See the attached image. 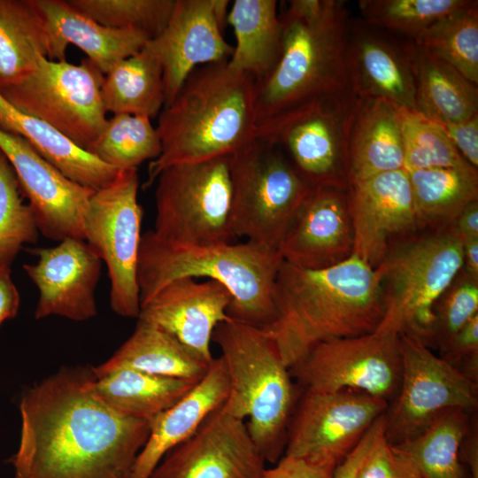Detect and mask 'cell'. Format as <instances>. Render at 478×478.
Returning <instances> with one entry per match:
<instances>
[{"mask_svg": "<svg viewBox=\"0 0 478 478\" xmlns=\"http://www.w3.org/2000/svg\"><path fill=\"white\" fill-rule=\"evenodd\" d=\"M92 367H64L19 402L14 478H129L150 422L122 413L95 389Z\"/></svg>", "mask_w": 478, "mask_h": 478, "instance_id": "cell-1", "label": "cell"}, {"mask_svg": "<svg viewBox=\"0 0 478 478\" xmlns=\"http://www.w3.org/2000/svg\"><path fill=\"white\" fill-rule=\"evenodd\" d=\"M274 303V320L262 330L288 368L319 343L373 332L385 312L377 270L353 253L321 269L282 261Z\"/></svg>", "mask_w": 478, "mask_h": 478, "instance_id": "cell-2", "label": "cell"}, {"mask_svg": "<svg viewBox=\"0 0 478 478\" xmlns=\"http://www.w3.org/2000/svg\"><path fill=\"white\" fill-rule=\"evenodd\" d=\"M257 124L253 78L227 61L197 67L158 116L161 153L143 188L172 165L234 154L255 137Z\"/></svg>", "mask_w": 478, "mask_h": 478, "instance_id": "cell-3", "label": "cell"}, {"mask_svg": "<svg viewBox=\"0 0 478 478\" xmlns=\"http://www.w3.org/2000/svg\"><path fill=\"white\" fill-rule=\"evenodd\" d=\"M280 53L255 81L258 123L321 96L350 90L346 48L350 29L342 0H291L279 12Z\"/></svg>", "mask_w": 478, "mask_h": 478, "instance_id": "cell-4", "label": "cell"}, {"mask_svg": "<svg viewBox=\"0 0 478 478\" xmlns=\"http://www.w3.org/2000/svg\"><path fill=\"white\" fill-rule=\"evenodd\" d=\"M283 259L277 249L251 242L171 243L152 232L142 235L137 284L140 308L169 282L185 277L218 281L230 292V319L265 328L275 317L274 289Z\"/></svg>", "mask_w": 478, "mask_h": 478, "instance_id": "cell-5", "label": "cell"}, {"mask_svg": "<svg viewBox=\"0 0 478 478\" xmlns=\"http://www.w3.org/2000/svg\"><path fill=\"white\" fill-rule=\"evenodd\" d=\"M212 341L228 378L224 408L245 420L266 462L276 464L284 454L289 420L297 401L289 368L262 328L233 319L220 323Z\"/></svg>", "mask_w": 478, "mask_h": 478, "instance_id": "cell-6", "label": "cell"}, {"mask_svg": "<svg viewBox=\"0 0 478 478\" xmlns=\"http://www.w3.org/2000/svg\"><path fill=\"white\" fill-rule=\"evenodd\" d=\"M463 266V242L452 224L389 252L375 267L385 312L378 327L419 336L427 346L434 306Z\"/></svg>", "mask_w": 478, "mask_h": 478, "instance_id": "cell-7", "label": "cell"}, {"mask_svg": "<svg viewBox=\"0 0 478 478\" xmlns=\"http://www.w3.org/2000/svg\"><path fill=\"white\" fill-rule=\"evenodd\" d=\"M234 237L277 249L312 188L275 145L255 136L230 155Z\"/></svg>", "mask_w": 478, "mask_h": 478, "instance_id": "cell-8", "label": "cell"}, {"mask_svg": "<svg viewBox=\"0 0 478 478\" xmlns=\"http://www.w3.org/2000/svg\"><path fill=\"white\" fill-rule=\"evenodd\" d=\"M230 156L172 165L160 172L153 234L178 244L230 243Z\"/></svg>", "mask_w": 478, "mask_h": 478, "instance_id": "cell-9", "label": "cell"}, {"mask_svg": "<svg viewBox=\"0 0 478 478\" xmlns=\"http://www.w3.org/2000/svg\"><path fill=\"white\" fill-rule=\"evenodd\" d=\"M357 96L350 90L304 103L257 124L312 186L348 189L347 146Z\"/></svg>", "mask_w": 478, "mask_h": 478, "instance_id": "cell-10", "label": "cell"}, {"mask_svg": "<svg viewBox=\"0 0 478 478\" xmlns=\"http://www.w3.org/2000/svg\"><path fill=\"white\" fill-rule=\"evenodd\" d=\"M104 77L88 58L73 65L42 57L31 73L0 93L18 110L48 123L86 150L107 120Z\"/></svg>", "mask_w": 478, "mask_h": 478, "instance_id": "cell-11", "label": "cell"}, {"mask_svg": "<svg viewBox=\"0 0 478 478\" xmlns=\"http://www.w3.org/2000/svg\"><path fill=\"white\" fill-rule=\"evenodd\" d=\"M138 189L137 169L119 171L94 192L84 217L85 241L107 266L111 307L125 318L140 313L137 265L143 211Z\"/></svg>", "mask_w": 478, "mask_h": 478, "instance_id": "cell-12", "label": "cell"}, {"mask_svg": "<svg viewBox=\"0 0 478 478\" xmlns=\"http://www.w3.org/2000/svg\"><path fill=\"white\" fill-rule=\"evenodd\" d=\"M398 335L377 327L365 335L319 343L289 368L290 375L303 389L358 390L389 405L401 382Z\"/></svg>", "mask_w": 478, "mask_h": 478, "instance_id": "cell-13", "label": "cell"}, {"mask_svg": "<svg viewBox=\"0 0 478 478\" xmlns=\"http://www.w3.org/2000/svg\"><path fill=\"white\" fill-rule=\"evenodd\" d=\"M402 374L399 390L386 411L384 436L396 445L423 433L443 411L474 412L478 383L463 375L417 335L401 332Z\"/></svg>", "mask_w": 478, "mask_h": 478, "instance_id": "cell-14", "label": "cell"}, {"mask_svg": "<svg viewBox=\"0 0 478 478\" xmlns=\"http://www.w3.org/2000/svg\"><path fill=\"white\" fill-rule=\"evenodd\" d=\"M389 405L358 390L303 389L289 420L283 456L336 466Z\"/></svg>", "mask_w": 478, "mask_h": 478, "instance_id": "cell-15", "label": "cell"}, {"mask_svg": "<svg viewBox=\"0 0 478 478\" xmlns=\"http://www.w3.org/2000/svg\"><path fill=\"white\" fill-rule=\"evenodd\" d=\"M266 463L245 420L222 405L166 452L149 478H261Z\"/></svg>", "mask_w": 478, "mask_h": 478, "instance_id": "cell-16", "label": "cell"}, {"mask_svg": "<svg viewBox=\"0 0 478 478\" xmlns=\"http://www.w3.org/2000/svg\"><path fill=\"white\" fill-rule=\"evenodd\" d=\"M0 150L15 172L39 232L53 241L85 240L84 217L96 190L66 177L19 135L0 129Z\"/></svg>", "mask_w": 478, "mask_h": 478, "instance_id": "cell-17", "label": "cell"}, {"mask_svg": "<svg viewBox=\"0 0 478 478\" xmlns=\"http://www.w3.org/2000/svg\"><path fill=\"white\" fill-rule=\"evenodd\" d=\"M228 4L227 0H175L166 27L149 41L163 69L165 106L197 67L230 58L234 46L222 34Z\"/></svg>", "mask_w": 478, "mask_h": 478, "instance_id": "cell-18", "label": "cell"}, {"mask_svg": "<svg viewBox=\"0 0 478 478\" xmlns=\"http://www.w3.org/2000/svg\"><path fill=\"white\" fill-rule=\"evenodd\" d=\"M347 204L353 235V254L377 267L390 242L419 225L405 169L382 173L351 184Z\"/></svg>", "mask_w": 478, "mask_h": 478, "instance_id": "cell-19", "label": "cell"}, {"mask_svg": "<svg viewBox=\"0 0 478 478\" xmlns=\"http://www.w3.org/2000/svg\"><path fill=\"white\" fill-rule=\"evenodd\" d=\"M27 251L38 258L23 265L39 290L36 319L58 315L82 321L96 316L95 289L102 260L85 240L70 237L52 248Z\"/></svg>", "mask_w": 478, "mask_h": 478, "instance_id": "cell-20", "label": "cell"}, {"mask_svg": "<svg viewBox=\"0 0 478 478\" xmlns=\"http://www.w3.org/2000/svg\"><path fill=\"white\" fill-rule=\"evenodd\" d=\"M283 261L305 269L336 265L353 252L347 189L312 187L282 238Z\"/></svg>", "mask_w": 478, "mask_h": 478, "instance_id": "cell-21", "label": "cell"}, {"mask_svg": "<svg viewBox=\"0 0 478 478\" xmlns=\"http://www.w3.org/2000/svg\"><path fill=\"white\" fill-rule=\"evenodd\" d=\"M346 75L350 90L358 97L417 110L416 80L406 42L399 44L363 21L350 25Z\"/></svg>", "mask_w": 478, "mask_h": 478, "instance_id": "cell-22", "label": "cell"}, {"mask_svg": "<svg viewBox=\"0 0 478 478\" xmlns=\"http://www.w3.org/2000/svg\"><path fill=\"white\" fill-rule=\"evenodd\" d=\"M232 297L220 282L176 279L141 306L138 320L154 324L181 343L212 360L211 342L216 327L230 318Z\"/></svg>", "mask_w": 478, "mask_h": 478, "instance_id": "cell-23", "label": "cell"}, {"mask_svg": "<svg viewBox=\"0 0 478 478\" xmlns=\"http://www.w3.org/2000/svg\"><path fill=\"white\" fill-rule=\"evenodd\" d=\"M228 394V378L220 357L206 374L177 403L150 423L148 439L129 478H149L162 458L193 435L206 417L221 406Z\"/></svg>", "mask_w": 478, "mask_h": 478, "instance_id": "cell-24", "label": "cell"}, {"mask_svg": "<svg viewBox=\"0 0 478 478\" xmlns=\"http://www.w3.org/2000/svg\"><path fill=\"white\" fill-rule=\"evenodd\" d=\"M348 181L405 169L399 108L376 98L358 97L347 146Z\"/></svg>", "mask_w": 478, "mask_h": 478, "instance_id": "cell-25", "label": "cell"}, {"mask_svg": "<svg viewBox=\"0 0 478 478\" xmlns=\"http://www.w3.org/2000/svg\"><path fill=\"white\" fill-rule=\"evenodd\" d=\"M35 0H0V90L31 73L42 57L66 60Z\"/></svg>", "mask_w": 478, "mask_h": 478, "instance_id": "cell-26", "label": "cell"}, {"mask_svg": "<svg viewBox=\"0 0 478 478\" xmlns=\"http://www.w3.org/2000/svg\"><path fill=\"white\" fill-rule=\"evenodd\" d=\"M51 35L66 50H81L104 74L117 63L140 51L150 37L138 30L103 26L85 16L67 1L35 0Z\"/></svg>", "mask_w": 478, "mask_h": 478, "instance_id": "cell-27", "label": "cell"}, {"mask_svg": "<svg viewBox=\"0 0 478 478\" xmlns=\"http://www.w3.org/2000/svg\"><path fill=\"white\" fill-rule=\"evenodd\" d=\"M207 360L171 334L138 320L131 336L104 363L93 368L96 377L120 368L198 382L208 372Z\"/></svg>", "mask_w": 478, "mask_h": 478, "instance_id": "cell-28", "label": "cell"}, {"mask_svg": "<svg viewBox=\"0 0 478 478\" xmlns=\"http://www.w3.org/2000/svg\"><path fill=\"white\" fill-rule=\"evenodd\" d=\"M0 129L26 139L66 177L89 189L104 188L119 172L75 145L48 123L18 110L1 93Z\"/></svg>", "mask_w": 478, "mask_h": 478, "instance_id": "cell-29", "label": "cell"}, {"mask_svg": "<svg viewBox=\"0 0 478 478\" xmlns=\"http://www.w3.org/2000/svg\"><path fill=\"white\" fill-rule=\"evenodd\" d=\"M417 86V110L438 122L478 113L477 85L411 40L406 42Z\"/></svg>", "mask_w": 478, "mask_h": 478, "instance_id": "cell-30", "label": "cell"}, {"mask_svg": "<svg viewBox=\"0 0 478 478\" xmlns=\"http://www.w3.org/2000/svg\"><path fill=\"white\" fill-rule=\"evenodd\" d=\"M277 6L275 0H235L227 13L236 42L227 66L255 81L271 71L280 53L281 25Z\"/></svg>", "mask_w": 478, "mask_h": 478, "instance_id": "cell-31", "label": "cell"}, {"mask_svg": "<svg viewBox=\"0 0 478 478\" xmlns=\"http://www.w3.org/2000/svg\"><path fill=\"white\" fill-rule=\"evenodd\" d=\"M149 41L140 51L120 61L104 74L102 98L106 112L152 120L164 108L163 69Z\"/></svg>", "mask_w": 478, "mask_h": 478, "instance_id": "cell-32", "label": "cell"}, {"mask_svg": "<svg viewBox=\"0 0 478 478\" xmlns=\"http://www.w3.org/2000/svg\"><path fill=\"white\" fill-rule=\"evenodd\" d=\"M197 383L131 368H120L96 377L95 389L115 410L151 423Z\"/></svg>", "mask_w": 478, "mask_h": 478, "instance_id": "cell-33", "label": "cell"}, {"mask_svg": "<svg viewBox=\"0 0 478 478\" xmlns=\"http://www.w3.org/2000/svg\"><path fill=\"white\" fill-rule=\"evenodd\" d=\"M419 226H449L478 201V173L473 166L407 171Z\"/></svg>", "mask_w": 478, "mask_h": 478, "instance_id": "cell-34", "label": "cell"}, {"mask_svg": "<svg viewBox=\"0 0 478 478\" xmlns=\"http://www.w3.org/2000/svg\"><path fill=\"white\" fill-rule=\"evenodd\" d=\"M469 414L460 408L446 409L423 433L392 446L420 478H467L459 450L471 427Z\"/></svg>", "mask_w": 478, "mask_h": 478, "instance_id": "cell-35", "label": "cell"}, {"mask_svg": "<svg viewBox=\"0 0 478 478\" xmlns=\"http://www.w3.org/2000/svg\"><path fill=\"white\" fill-rule=\"evenodd\" d=\"M86 151L118 171L137 169L160 155L161 141L150 119L114 114Z\"/></svg>", "mask_w": 478, "mask_h": 478, "instance_id": "cell-36", "label": "cell"}, {"mask_svg": "<svg viewBox=\"0 0 478 478\" xmlns=\"http://www.w3.org/2000/svg\"><path fill=\"white\" fill-rule=\"evenodd\" d=\"M478 84V2L437 21L411 40Z\"/></svg>", "mask_w": 478, "mask_h": 478, "instance_id": "cell-37", "label": "cell"}, {"mask_svg": "<svg viewBox=\"0 0 478 478\" xmlns=\"http://www.w3.org/2000/svg\"><path fill=\"white\" fill-rule=\"evenodd\" d=\"M471 0H361L363 22L414 40L437 21L466 6Z\"/></svg>", "mask_w": 478, "mask_h": 478, "instance_id": "cell-38", "label": "cell"}, {"mask_svg": "<svg viewBox=\"0 0 478 478\" xmlns=\"http://www.w3.org/2000/svg\"><path fill=\"white\" fill-rule=\"evenodd\" d=\"M406 171L467 167L442 127L418 110L399 109Z\"/></svg>", "mask_w": 478, "mask_h": 478, "instance_id": "cell-39", "label": "cell"}, {"mask_svg": "<svg viewBox=\"0 0 478 478\" xmlns=\"http://www.w3.org/2000/svg\"><path fill=\"white\" fill-rule=\"evenodd\" d=\"M75 10L97 23L134 29L158 37L166 27L175 0H68Z\"/></svg>", "mask_w": 478, "mask_h": 478, "instance_id": "cell-40", "label": "cell"}, {"mask_svg": "<svg viewBox=\"0 0 478 478\" xmlns=\"http://www.w3.org/2000/svg\"><path fill=\"white\" fill-rule=\"evenodd\" d=\"M23 198L15 172L0 150V269L11 267L22 246L38 238L34 214Z\"/></svg>", "mask_w": 478, "mask_h": 478, "instance_id": "cell-41", "label": "cell"}, {"mask_svg": "<svg viewBox=\"0 0 478 478\" xmlns=\"http://www.w3.org/2000/svg\"><path fill=\"white\" fill-rule=\"evenodd\" d=\"M478 314V279L462 269L434 306V324L428 347L441 350L474 315Z\"/></svg>", "mask_w": 478, "mask_h": 478, "instance_id": "cell-42", "label": "cell"}, {"mask_svg": "<svg viewBox=\"0 0 478 478\" xmlns=\"http://www.w3.org/2000/svg\"><path fill=\"white\" fill-rule=\"evenodd\" d=\"M440 352L443 360L478 383V314L465 324Z\"/></svg>", "mask_w": 478, "mask_h": 478, "instance_id": "cell-43", "label": "cell"}, {"mask_svg": "<svg viewBox=\"0 0 478 478\" xmlns=\"http://www.w3.org/2000/svg\"><path fill=\"white\" fill-rule=\"evenodd\" d=\"M357 478L420 477L414 467L388 443L382 433L362 465Z\"/></svg>", "mask_w": 478, "mask_h": 478, "instance_id": "cell-44", "label": "cell"}, {"mask_svg": "<svg viewBox=\"0 0 478 478\" xmlns=\"http://www.w3.org/2000/svg\"><path fill=\"white\" fill-rule=\"evenodd\" d=\"M386 412L365 433L355 448L335 466L331 478H357L378 437L384 433Z\"/></svg>", "mask_w": 478, "mask_h": 478, "instance_id": "cell-45", "label": "cell"}, {"mask_svg": "<svg viewBox=\"0 0 478 478\" xmlns=\"http://www.w3.org/2000/svg\"><path fill=\"white\" fill-rule=\"evenodd\" d=\"M437 122L461 157L473 167L478 166V113L460 122Z\"/></svg>", "mask_w": 478, "mask_h": 478, "instance_id": "cell-46", "label": "cell"}, {"mask_svg": "<svg viewBox=\"0 0 478 478\" xmlns=\"http://www.w3.org/2000/svg\"><path fill=\"white\" fill-rule=\"evenodd\" d=\"M335 467L283 456L273 467H266L261 478H331Z\"/></svg>", "mask_w": 478, "mask_h": 478, "instance_id": "cell-47", "label": "cell"}, {"mask_svg": "<svg viewBox=\"0 0 478 478\" xmlns=\"http://www.w3.org/2000/svg\"><path fill=\"white\" fill-rule=\"evenodd\" d=\"M19 303V293L12 279L11 267L0 269V325L17 315Z\"/></svg>", "mask_w": 478, "mask_h": 478, "instance_id": "cell-48", "label": "cell"}, {"mask_svg": "<svg viewBox=\"0 0 478 478\" xmlns=\"http://www.w3.org/2000/svg\"><path fill=\"white\" fill-rule=\"evenodd\" d=\"M452 226L463 243L478 238V201L468 204L459 213Z\"/></svg>", "mask_w": 478, "mask_h": 478, "instance_id": "cell-49", "label": "cell"}, {"mask_svg": "<svg viewBox=\"0 0 478 478\" xmlns=\"http://www.w3.org/2000/svg\"><path fill=\"white\" fill-rule=\"evenodd\" d=\"M459 459L468 466L467 478H478V436L475 426L471 425L468 433L464 438L460 450Z\"/></svg>", "mask_w": 478, "mask_h": 478, "instance_id": "cell-50", "label": "cell"}, {"mask_svg": "<svg viewBox=\"0 0 478 478\" xmlns=\"http://www.w3.org/2000/svg\"><path fill=\"white\" fill-rule=\"evenodd\" d=\"M462 270L471 277L478 279V238L463 243Z\"/></svg>", "mask_w": 478, "mask_h": 478, "instance_id": "cell-51", "label": "cell"}]
</instances>
